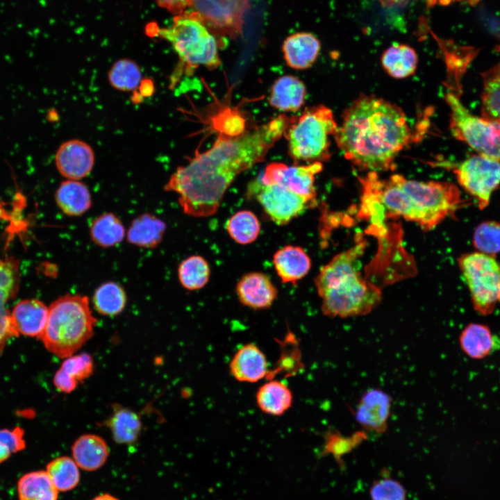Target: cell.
Segmentation results:
<instances>
[{
  "instance_id": "obj_1",
  "label": "cell",
  "mask_w": 500,
  "mask_h": 500,
  "mask_svg": "<svg viewBox=\"0 0 500 500\" xmlns=\"http://www.w3.org/2000/svg\"><path fill=\"white\" fill-rule=\"evenodd\" d=\"M290 117L280 115L236 136L219 133L212 146L176 168L164 190L178 195L184 213L194 217L214 215L235 178L262 162L283 136Z\"/></svg>"
},
{
  "instance_id": "obj_2",
  "label": "cell",
  "mask_w": 500,
  "mask_h": 500,
  "mask_svg": "<svg viewBox=\"0 0 500 500\" xmlns=\"http://www.w3.org/2000/svg\"><path fill=\"white\" fill-rule=\"evenodd\" d=\"M344 157L357 167L378 172L394 168L411 130L403 110L372 95H360L344 112L334 136Z\"/></svg>"
},
{
  "instance_id": "obj_3",
  "label": "cell",
  "mask_w": 500,
  "mask_h": 500,
  "mask_svg": "<svg viewBox=\"0 0 500 500\" xmlns=\"http://www.w3.org/2000/svg\"><path fill=\"white\" fill-rule=\"evenodd\" d=\"M360 269V265L346 259H335L321 269L315 285L325 315H363L378 306L381 292L361 276Z\"/></svg>"
},
{
  "instance_id": "obj_4",
  "label": "cell",
  "mask_w": 500,
  "mask_h": 500,
  "mask_svg": "<svg viewBox=\"0 0 500 500\" xmlns=\"http://www.w3.org/2000/svg\"><path fill=\"white\" fill-rule=\"evenodd\" d=\"M147 33L168 41L178 56V67L171 77L172 86L183 74H190L201 66L214 69L221 64L216 37L194 11L186 10L175 16L170 27L150 24Z\"/></svg>"
},
{
  "instance_id": "obj_5",
  "label": "cell",
  "mask_w": 500,
  "mask_h": 500,
  "mask_svg": "<svg viewBox=\"0 0 500 500\" xmlns=\"http://www.w3.org/2000/svg\"><path fill=\"white\" fill-rule=\"evenodd\" d=\"M96 324L88 298L67 294L49 307L47 325L40 340L51 353L66 358L92 338Z\"/></svg>"
},
{
  "instance_id": "obj_6",
  "label": "cell",
  "mask_w": 500,
  "mask_h": 500,
  "mask_svg": "<svg viewBox=\"0 0 500 500\" xmlns=\"http://www.w3.org/2000/svg\"><path fill=\"white\" fill-rule=\"evenodd\" d=\"M338 128L331 110L324 105L307 108L299 116L290 117L283 133L290 157L297 163L328 160L331 138Z\"/></svg>"
},
{
  "instance_id": "obj_7",
  "label": "cell",
  "mask_w": 500,
  "mask_h": 500,
  "mask_svg": "<svg viewBox=\"0 0 500 500\" xmlns=\"http://www.w3.org/2000/svg\"><path fill=\"white\" fill-rule=\"evenodd\" d=\"M390 179L412 200L420 216V226L429 231L442 222L460 206V193L452 183L409 180L400 174Z\"/></svg>"
},
{
  "instance_id": "obj_8",
  "label": "cell",
  "mask_w": 500,
  "mask_h": 500,
  "mask_svg": "<svg viewBox=\"0 0 500 500\" xmlns=\"http://www.w3.org/2000/svg\"><path fill=\"white\" fill-rule=\"evenodd\" d=\"M458 262L474 310L483 316L492 314L500 303V263L478 251L461 255Z\"/></svg>"
},
{
  "instance_id": "obj_9",
  "label": "cell",
  "mask_w": 500,
  "mask_h": 500,
  "mask_svg": "<svg viewBox=\"0 0 500 500\" xmlns=\"http://www.w3.org/2000/svg\"><path fill=\"white\" fill-rule=\"evenodd\" d=\"M445 101L450 109V130L454 138L478 154L500 160V122L472 114L453 92L446 94Z\"/></svg>"
},
{
  "instance_id": "obj_10",
  "label": "cell",
  "mask_w": 500,
  "mask_h": 500,
  "mask_svg": "<svg viewBox=\"0 0 500 500\" xmlns=\"http://www.w3.org/2000/svg\"><path fill=\"white\" fill-rule=\"evenodd\" d=\"M460 185L475 200L480 210L490 203L500 185V160L476 154L462 161L454 170Z\"/></svg>"
},
{
  "instance_id": "obj_11",
  "label": "cell",
  "mask_w": 500,
  "mask_h": 500,
  "mask_svg": "<svg viewBox=\"0 0 500 500\" xmlns=\"http://www.w3.org/2000/svg\"><path fill=\"white\" fill-rule=\"evenodd\" d=\"M190 8L215 37L235 38L242 34L249 0H191Z\"/></svg>"
},
{
  "instance_id": "obj_12",
  "label": "cell",
  "mask_w": 500,
  "mask_h": 500,
  "mask_svg": "<svg viewBox=\"0 0 500 500\" xmlns=\"http://www.w3.org/2000/svg\"><path fill=\"white\" fill-rule=\"evenodd\" d=\"M247 194L260 204L269 219L285 225L313 204L305 197L278 184H264L260 179L251 182Z\"/></svg>"
},
{
  "instance_id": "obj_13",
  "label": "cell",
  "mask_w": 500,
  "mask_h": 500,
  "mask_svg": "<svg viewBox=\"0 0 500 500\" xmlns=\"http://www.w3.org/2000/svg\"><path fill=\"white\" fill-rule=\"evenodd\" d=\"M362 194L376 200L382 206L385 216L401 217L420 225L421 216L411 198L389 179H381L375 172H368L359 178Z\"/></svg>"
},
{
  "instance_id": "obj_14",
  "label": "cell",
  "mask_w": 500,
  "mask_h": 500,
  "mask_svg": "<svg viewBox=\"0 0 500 500\" xmlns=\"http://www.w3.org/2000/svg\"><path fill=\"white\" fill-rule=\"evenodd\" d=\"M322 163L288 165L271 162L266 167L260 181L264 184H278L316 203L315 176L322 172Z\"/></svg>"
},
{
  "instance_id": "obj_15",
  "label": "cell",
  "mask_w": 500,
  "mask_h": 500,
  "mask_svg": "<svg viewBox=\"0 0 500 500\" xmlns=\"http://www.w3.org/2000/svg\"><path fill=\"white\" fill-rule=\"evenodd\" d=\"M95 161L92 148L87 142L73 139L62 143L55 156L59 173L67 179L77 180L88 176Z\"/></svg>"
},
{
  "instance_id": "obj_16",
  "label": "cell",
  "mask_w": 500,
  "mask_h": 500,
  "mask_svg": "<svg viewBox=\"0 0 500 500\" xmlns=\"http://www.w3.org/2000/svg\"><path fill=\"white\" fill-rule=\"evenodd\" d=\"M392 397L378 388H371L362 395L354 412L356 421L365 431L383 433L388 427Z\"/></svg>"
},
{
  "instance_id": "obj_17",
  "label": "cell",
  "mask_w": 500,
  "mask_h": 500,
  "mask_svg": "<svg viewBox=\"0 0 500 500\" xmlns=\"http://www.w3.org/2000/svg\"><path fill=\"white\" fill-rule=\"evenodd\" d=\"M235 290L240 303L255 310L271 307L278 295L277 288L270 278L257 272L243 275L238 282Z\"/></svg>"
},
{
  "instance_id": "obj_18",
  "label": "cell",
  "mask_w": 500,
  "mask_h": 500,
  "mask_svg": "<svg viewBox=\"0 0 500 500\" xmlns=\"http://www.w3.org/2000/svg\"><path fill=\"white\" fill-rule=\"evenodd\" d=\"M232 376L239 382L256 383L267 378L269 369L263 351L255 344L242 346L229 363Z\"/></svg>"
},
{
  "instance_id": "obj_19",
  "label": "cell",
  "mask_w": 500,
  "mask_h": 500,
  "mask_svg": "<svg viewBox=\"0 0 500 500\" xmlns=\"http://www.w3.org/2000/svg\"><path fill=\"white\" fill-rule=\"evenodd\" d=\"M49 308L35 299L19 301L10 312L12 327L20 334L40 339L47 325Z\"/></svg>"
},
{
  "instance_id": "obj_20",
  "label": "cell",
  "mask_w": 500,
  "mask_h": 500,
  "mask_svg": "<svg viewBox=\"0 0 500 500\" xmlns=\"http://www.w3.org/2000/svg\"><path fill=\"white\" fill-rule=\"evenodd\" d=\"M459 344L462 352L474 360H482L500 350V338L483 324L472 322L460 332Z\"/></svg>"
},
{
  "instance_id": "obj_21",
  "label": "cell",
  "mask_w": 500,
  "mask_h": 500,
  "mask_svg": "<svg viewBox=\"0 0 500 500\" xmlns=\"http://www.w3.org/2000/svg\"><path fill=\"white\" fill-rule=\"evenodd\" d=\"M320 42L312 33L299 32L288 36L283 42L282 50L287 65L294 69H306L317 58Z\"/></svg>"
},
{
  "instance_id": "obj_22",
  "label": "cell",
  "mask_w": 500,
  "mask_h": 500,
  "mask_svg": "<svg viewBox=\"0 0 500 500\" xmlns=\"http://www.w3.org/2000/svg\"><path fill=\"white\" fill-rule=\"evenodd\" d=\"M273 264L284 283H297L311 268V260L305 250L293 245H287L276 251L273 256Z\"/></svg>"
},
{
  "instance_id": "obj_23",
  "label": "cell",
  "mask_w": 500,
  "mask_h": 500,
  "mask_svg": "<svg viewBox=\"0 0 500 500\" xmlns=\"http://www.w3.org/2000/svg\"><path fill=\"white\" fill-rule=\"evenodd\" d=\"M306 96L304 83L297 77L285 75L277 78L272 85L269 104L284 112H296L303 105Z\"/></svg>"
},
{
  "instance_id": "obj_24",
  "label": "cell",
  "mask_w": 500,
  "mask_h": 500,
  "mask_svg": "<svg viewBox=\"0 0 500 500\" xmlns=\"http://www.w3.org/2000/svg\"><path fill=\"white\" fill-rule=\"evenodd\" d=\"M94 362L86 353L66 358L53 377V383L60 392L70 393L78 383L89 378L93 373Z\"/></svg>"
},
{
  "instance_id": "obj_25",
  "label": "cell",
  "mask_w": 500,
  "mask_h": 500,
  "mask_svg": "<svg viewBox=\"0 0 500 500\" xmlns=\"http://www.w3.org/2000/svg\"><path fill=\"white\" fill-rule=\"evenodd\" d=\"M72 453L79 468L91 472L101 468L105 464L109 449L101 437L94 434H85L74 442Z\"/></svg>"
},
{
  "instance_id": "obj_26",
  "label": "cell",
  "mask_w": 500,
  "mask_h": 500,
  "mask_svg": "<svg viewBox=\"0 0 500 500\" xmlns=\"http://www.w3.org/2000/svg\"><path fill=\"white\" fill-rule=\"evenodd\" d=\"M55 200L61 211L71 217L83 215L92 206L90 190L77 180L62 181L56 191Z\"/></svg>"
},
{
  "instance_id": "obj_27",
  "label": "cell",
  "mask_w": 500,
  "mask_h": 500,
  "mask_svg": "<svg viewBox=\"0 0 500 500\" xmlns=\"http://www.w3.org/2000/svg\"><path fill=\"white\" fill-rule=\"evenodd\" d=\"M256 401L262 412L278 417L290 408L293 396L285 383L271 378L259 387L256 394Z\"/></svg>"
},
{
  "instance_id": "obj_28",
  "label": "cell",
  "mask_w": 500,
  "mask_h": 500,
  "mask_svg": "<svg viewBox=\"0 0 500 500\" xmlns=\"http://www.w3.org/2000/svg\"><path fill=\"white\" fill-rule=\"evenodd\" d=\"M166 228V224L160 218L144 213L132 221L126 233L127 240L141 248H155L162 240Z\"/></svg>"
},
{
  "instance_id": "obj_29",
  "label": "cell",
  "mask_w": 500,
  "mask_h": 500,
  "mask_svg": "<svg viewBox=\"0 0 500 500\" xmlns=\"http://www.w3.org/2000/svg\"><path fill=\"white\" fill-rule=\"evenodd\" d=\"M114 440L122 444H131L138 440L142 429L139 415L119 405L112 406V412L106 421Z\"/></svg>"
},
{
  "instance_id": "obj_30",
  "label": "cell",
  "mask_w": 500,
  "mask_h": 500,
  "mask_svg": "<svg viewBox=\"0 0 500 500\" xmlns=\"http://www.w3.org/2000/svg\"><path fill=\"white\" fill-rule=\"evenodd\" d=\"M418 58L411 47L394 44L383 53L381 63L385 71L395 78H405L412 75L417 69Z\"/></svg>"
},
{
  "instance_id": "obj_31",
  "label": "cell",
  "mask_w": 500,
  "mask_h": 500,
  "mask_svg": "<svg viewBox=\"0 0 500 500\" xmlns=\"http://www.w3.org/2000/svg\"><path fill=\"white\" fill-rule=\"evenodd\" d=\"M58 492L45 470L26 473L17 482L19 500H58Z\"/></svg>"
},
{
  "instance_id": "obj_32",
  "label": "cell",
  "mask_w": 500,
  "mask_h": 500,
  "mask_svg": "<svg viewBox=\"0 0 500 500\" xmlns=\"http://www.w3.org/2000/svg\"><path fill=\"white\" fill-rule=\"evenodd\" d=\"M126 231L119 218L112 212H104L94 218L90 225V235L93 242L103 248L119 244Z\"/></svg>"
},
{
  "instance_id": "obj_33",
  "label": "cell",
  "mask_w": 500,
  "mask_h": 500,
  "mask_svg": "<svg viewBox=\"0 0 500 500\" xmlns=\"http://www.w3.org/2000/svg\"><path fill=\"white\" fill-rule=\"evenodd\" d=\"M19 272L16 261L0 258V331L8 329L11 323L7 302L16 294Z\"/></svg>"
},
{
  "instance_id": "obj_34",
  "label": "cell",
  "mask_w": 500,
  "mask_h": 500,
  "mask_svg": "<svg viewBox=\"0 0 500 500\" xmlns=\"http://www.w3.org/2000/svg\"><path fill=\"white\" fill-rule=\"evenodd\" d=\"M127 297L121 285L114 281L101 284L95 290L92 303L94 309L104 316H115L124 309Z\"/></svg>"
},
{
  "instance_id": "obj_35",
  "label": "cell",
  "mask_w": 500,
  "mask_h": 500,
  "mask_svg": "<svg viewBox=\"0 0 500 500\" xmlns=\"http://www.w3.org/2000/svg\"><path fill=\"white\" fill-rule=\"evenodd\" d=\"M481 117L500 122V62L482 74Z\"/></svg>"
},
{
  "instance_id": "obj_36",
  "label": "cell",
  "mask_w": 500,
  "mask_h": 500,
  "mask_svg": "<svg viewBox=\"0 0 500 500\" xmlns=\"http://www.w3.org/2000/svg\"><path fill=\"white\" fill-rule=\"evenodd\" d=\"M226 229L237 243L249 244L258 238L260 232V224L253 212L244 210L236 212L228 219Z\"/></svg>"
},
{
  "instance_id": "obj_37",
  "label": "cell",
  "mask_w": 500,
  "mask_h": 500,
  "mask_svg": "<svg viewBox=\"0 0 500 500\" xmlns=\"http://www.w3.org/2000/svg\"><path fill=\"white\" fill-rule=\"evenodd\" d=\"M210 269L204 258L193 255L184 259L178 265V277L181 285L188 290L203 288L209 281Z\"/></svg>"
},
{
  "instance_id": "obj_38",
  "label": "cell",
  "mask_w": 500,
  "mask_h": 500,
  "mask_svg": "<svg viewBox=\"0 0 500 500\" xmlns=\"http://www.w3.org/2000/svg\"><path fill=\"white\" fill-rule=\"evenodd\" d=\"M58 491L74 489L80 481L79 467L73 458L60 456L50 461L45 470Z\"/></svg>"
},
{
  "instance_id": "obj_39",
  "label": "cell",
  "mask_w": 500,
  "mask_h": 500,
  "mask_svg": "<svg viewBox=\"0 0 500 500\" xmlns=\"http://www.w3.org/2000/svg\"><path fill=\"white\" fill-rule=\"evenodd\" d=\"M367 439L366 431H357L351 436H344L335 431H329L324 435V443L321 456L331 455L344 469L343 456L349 453Z\"/></svg>"
},
{
  "instance_id": "obj_40",
  "label": "cell",
  "mask_w": 500,
  "mask_h": 500,
  "mask_svg": "<svg viewBox=\"0 0 500 500\" xmlns=\"http://www.w3.org/2000/svg\"><path fill=\"white\" fill-rule=\"evenodd\" d=\"M142 72L134 61L123 58L117 60L108 73L110 85L120 91L131 92L139 88L142 83Z\"/></svg>"
},
{
  "instance_id": "obj_41",
  "label": "cell",
  "mask_w": 500,
  "mask_h": 500,
  "mask_svg": "<svg viewBox=\"0 0 500 500\" xmlns=\"http://www.w3.org/2000/svg\"><path fill=\"white\" fill-rule=\"evenodd\" d=\"M292 333H288L285 340L280 344L281 356L276 367L269 370L267 379L274 378L279 373H285V376H293L303 367L301 353L298 344Z\"/></svg>"
},
{
  "instance_id": "obj_42",
  "label": "cell",
  "mask_w": 500,
  "mask_h": 500,
  "mask_svg": "<svg viewBox=\"0 0 500 500\" xmlns=\"http://www.w3.org/2000/svg\"><path fill=\"white\" fill-rule=\"evenodd\" d=\"M473 244L481 253L492 256L500 253V223L487 221L478 224L474 232Z\"/></svg>"
},
{
  "instance_id": "obj_43",
  "label": "cell",
  "mask_w": 500,
  "mask_h": 500,
  "mask_svg": "<svg viewBox=\"0 0 500 500\" xmlns=\"http://www.w3.org/2000/svg\"><path fill=\"white\" fill-rule=\"evenodd\" d=\"M372 500H406L403 485L389 476L374 481L369 490Z\"/></svg>"
},
{
  "instance_id": "obj_44",
  "label": "cell",
  "mask_w": 500,
  "mask_h": 500,
  "mask_svg": "<svg viewBox=\"0 0 500 500\" xmlns=\"http://www.w3.org/2000/svg\"><path fill=\"white\" fill-rule=\"evenodd\" d=\"M24 431L20 427L12 430L0 429V464L7 460L12 454L26 447Z\"/></svg>"
},
{
  "instance_id": "obj_45",
  "label": "cell",
  "mask_w": 500,
  "mask_h": 500,
  "mask_svg": "<svg viewBox=\"0 0 500 500\" xmlns=\"http://www.w3.org/2000/svg\"><path fill=\"white\" fill-rule=\"evenodd\" d=\"M217 126L220 133L228 136L239 135L245 131L244 119L231 111H228L225 115H221L219 122Z\"/></svg>"
},
{
  "instance_id": "obj_46",
  "label": "cell",
  "mask_w": 500,
  "mask_h": 500,
  "mask_svg": "<svg viewBox=\"0 0 500 500\" xmlns=\"http://www.w3.org/2000/svg\"><path fill=\"white\" fill-rule=\"evenodd\" d=\"M162 8L178 15L188 10L190 7L191 0H156Z\"/></svg>"
},
{
  "instance_id": "obj_47",
  "label": "cell",
  "mask_w": 500,
  "mask_h": 500,
  "mask_svg": "<svg viewBox=\"0 0 500 500\" xmlns=\"http://www.w3.org/2000/svg\"><path fill=\"white\" fill-rule=\"evenodd\" d=\"M384 6H394L398 4L405 3L409 0H378ZM428 5L435 4L437 0H426Z\"/></svg>"
},
{
  "instance_id": "obj_48",
  "label": "cell",
  "mask_w": 500,
  "mask_h": 500,
  "mask_svg": "<svg viewBox=\"0 0 500 500\" xmlns=\"http://www.w3.org/2000/svg\"><path fill=\"white\" fill-rule=\"evenodd\" d=\"M12 217L11 215L6 210L5 204L0 200V220L11 221Z\"/></svg>"
},
{
  "instance_id": "obj_49",
  "label": "cell",
  "mask_w": 500,
  "mask_h": 500,
  "mask_svg": "<svg viewBox=\"0 0 500 500\" xmlns=\"http://www.w3.org/2000/svg\"><path fill=\"white\" fill-rule=\"evenodd\" d=\"M92 500H119L115 497L109 494H103L94 498Z\"/></svg>"
},
{
  "instance_id": "obj_50",
  "label": "cell",
  "mask_w": 500,
  "mask_h": 500,
  "mask_svg": "<svg viewBox=\"0 0 500 500\" xmlns=\"http://www.w3.org/2000/svg\"><path fill=\"white\" fill-rule=\"evenodd\" d=\"M469 1L472 3H473L474 1L477 0H437V2L440 3L441 5H448L451 3L456 2V1Z\"/></svg>"
}]
</instances>
